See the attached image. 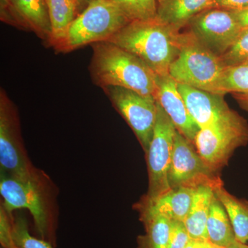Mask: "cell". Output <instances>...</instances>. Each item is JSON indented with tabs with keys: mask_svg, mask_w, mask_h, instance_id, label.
Listing matches in <instances>:
<instances>
[{
	"mask_svg": "<svg viewBox=\"0 0 248 248\" xmlns=\"http://www.w3.org/2000/svg\"><path fill=\"white\" fill-rule=\"evenodd\" d=\"M90 71L101 87L117 86L157 99L159 77L136 55L109 42L93 44Z\"/></svg>",
	"mask_w": 248,
	"mask_h": 248,
	"instance_id": "1",
	"label": "cell"
},
{
	"mask_svg": "<svg viewBox=\"0 0 248 248\" xmlns=\"http://www.w3.org/2000/svg\"><path fill=\"white\" fill-rule=\"evenodd\" d=\"M190 240L188 233L182 221H172L169 248H186Z\"/></svg>",
	"mask_w": 248,
	"mask_h": 248,
	"instance_id": "27",
	"label": "cell"
},
{
	"mask_svg": "<svg viewBox=\"0 0 248 248\" xmlns=\"http://www.w3.org/2000/svg\"><path fill=\"white\" fill-rule=\"evenodd\" d=\"M213 191L228 214L236 241L246 244L248 241V203L230 194L223 187V184L217 186Z\"/></svg>",
	"mask_w": 248,
	"mask_h": 248,
	"instance_id": "18",
	"label": "cell"
},
{
	"mask_svg": "<svg viewBox=\"0 0 248 248\" xmlns=\"http://www.w3.org/2000/svg\"><path fill=\"white\" fill-rule=\"evenodd\" d=\"M195 190L187 187L172 189L154 201L142 202L140 210L159 214L171 221L184 222L190 210Z\"/></svg>",
	"mask_w": 248,
	"mask_h": 248,
	"instance_id": "14",
	"label": "cell"
},
{
	"mask_svg": "<svg viewBox=\"0 0 248 248\" xmlns=\"http://www.w3.org/2000/svg\"><path fill=\"white\" fill-rule=\"evenodd\" d=\"M11 6L25 27L31 28L42 40L50 42L51 25L46 0H11Z\"/></svg>",
	"mask_w": 248,
	"mask_h": 248,
	"instance_id": "17",
	"label": "cell"
},
{
	"mask_svg": "<svg viewBox=\"0 0 248 248\" xmlns=\"http://www.w3.org/2000/svg\"><path fill=\"white\" fill-rule=\"evenodd\" d=\"M77 2H78V4L79 5H81L82 4L83 2H84L85 1H86V0H76Z\"/></svg>",
	"mask_w": 248,
	"mask_h": 248,
	"instance_id": "35",
	"label": "cell"
},
{
	"mask_svg": "<svg viewBox=\"0 0 248 248\" xmlns=\"http://www.w3.org/2000/svg\"><path fill=\"white\" fill-rule=\"evenodd\" d=\"M48 182V177L40 170L30 178L13 177L1 172V206L10 215H13L14 210H29L41 239L53 244L55 226L47 189Z\"/></svg>",
	"mask_w": 248,
	"mask_h": 248,
	"instance_id": "3",
	"label": "cell"
},
{
	"mask_svg": "<svg viewBox=\"0 0 248 248\" xmlns=\"http://www.w3.org/2000/svg\"><path fill=\"white\" fill-rule=\"evenodd\" d=\"M205 248H226L221 247V246H217V245H215L213 244V243L209 241L208 240H206L205 241Z\"/></svg>",
	"mask_w": 248,
	"mask_h": 248,
	"instance_id": "34",
	"label": "cell"
},
{
	"mask_svg": "<svg viewBox=\"0 0 248 248\" xmlns=\"http://www.w3.org/2000/svg\"><path fill=\"white\" fill-rule=\"evenodd\" d=\"M179 30L159 18L130 22L107 42L136 55L159 77L169 75L180 46Z\"/></svg>",
	"mask_w": 248,
	"mask_h": 248,
	"instance_id": "2",
	"label": "cell"
},
{
	"mask_svg": "<svg viewBox=\"0 0 248 248\" xmlns=\"http://www.w3.org/2000/svg\"><path fill=\"white\" fill-rule=\"evenodd\" d=\"M216 172L203 161L193 143L177 130L169 174L171 188L196 189L206 186L214 190L223 184Z\"/></svg>",
	"mask_w": 248,
	"mask_h": 248,
	"instance_id": "9",
	"label": "cell"
},
{
	"mask_svg": "<svg viewBox=\"0 0 248 248\" xmlns=\"http://www.w3.org/2000/svg\"><path fill=\"white\" fill-rule=\"evenodd\" d=\"M214 196L215 192L209 186H199L196 188L190 210L183 222L190 239L208 240L207 221Z\"/></svg>",
	"mask_w": 248,
	"mask_h": 248,
	"instance_id": "16",
	"label": "cell"
},
{
	"mask_svg": "<svg viewBox=\"0 0 248 248\" xmlns=\"http://www.w3.org/2000/svg\"><path fill=\"white\" fill-rule=\"evenodd\" d=\"M227 248H248V246L246 244H241L239 241H235L231 246H228Z\"/></svg>",
	"mask_w": 248,
	"mask_h": 248,
	"instance_id": "33",
	"label": "cell"
},
{
	"mask_svg": "<svg viewBox=\"0 0 248 248\" xmlns=\"http://www.w3.org/2000/svg\"><path fill=\"white\" fill-rule=\"evenodd\" d=\"M234 99L239 104L240 107L248 112V91L245 93H233Z\"/></svg>",
	"mask_w": 248,
	"mask_h": 248,
	"instance_id": "29",
	"label": "cell"
},
{
	"mask_svg": "<svg viewBox=\"0 0 248 248\" xmlns=\"http://www.w3.org/2000/svg\"><path fill=\"white\" fill-rule=\"evenodd\" d=\"M233 13L243 29H248V7L243 11Z\"/></svg>",
	"mask_w": 248,
	"mask_h": 248,
	"instance_id": "30",
	"label": "cell"
},
{
	"mask_svg": "<svg viewBox=\"0 0 248 248\" xmlns=\"http://www.w3.org/2000/svg\"><path fill=\"white\" fill-rule=\"evenodd\" d=\"M186 248H205V241L190 239Z\"/></svg>",
	"mask_w": 248,
	"mask_h": 248,
	"instance_id": "31",
	"label": "cell"
},
{
	"mask_svg": "<svg viewBox=\"0 0 248 248\" xmlns=\"http://www.w3.org/2000/svg\"><path fill=\"white\" fill-rule=\"evenodd\" d=\"M112 105L133 130L145 153L153 138L157 102L152 96L117 86L104 88Z\"/></svg>",
	"mask_w": 248,
	"mask_h": 248,
	"instance_id": "10",
	"label": "cell"
},
{
	"mask_svg": "<svg viewBox=\"0 0 248 248\" xmlns=\"http://www.w3.org/2000/svg\"><path fill=\"white\" fill-rule=\"evenodd\" d=\"M221 56L209 50L192 34H182L177 58L169 75L179 84L217 94V88L224 71Z\"/></svg>",
	"mask_w": 248,
	"mask_h": 248,
	"instance_id": "5",
	"label": "cell"
},
{
	"mask_svg": "<svg viewBox=\"0 0 248 248\" xmlns=\"http://www.w3.org/2000/svg\"><path fill=\"white\" fill-rule=\"evenodd\" d=\"M207 233L209 241L221 247L227 248L236 241L228 214L215 195L210 205Z\"/></svg>",
	"mask_w": 248,
	"mask_h": 248,
	"instance_id": "21",
	"label": "cell"
},
{
	"mask_svg": "<svg viewBox=\"0 0 248 248\" xmlns=\"http://www.w3.org/2000/svg\"><path fill=\"white\" fill-rule=\"evenodd\" d=\"M248 143V124L232 110L208 128L201 129L194 143L203 161L215 172L226 166L235 150Z\"/></svg>",
	"mask_w": 248,
	"mask_h": 248,
	"instance_id": "6",
	"label": "cell"
},
{
	"mask_svg": "<svg viewBox=\"0 0 248 248\" xmlns=\"http://www.w3.org/2000/svg\"><path fill=\"white\" fill-rule=\"evenodd\" d=\"M130 22L112 0H91L54 48L68 53L84 46L107 42Z\"/></svg>",
	"mask_w": 248,
	"mask_h": 248,
	"instance_id": "4",
	"label": "cell"
},
{
	"mask_svg": "<svg viewBox=\"0 0 248 248\" xmlns=\"http://www.w3.org/2000/svg\"><path fill=\"white\" fill-rule=\"evenodd\" d=\"M215 0H157V17L179 30L191 19L212 9Z\"/></svg>",
	"mask_w": 248,
	"mask_h": 248,
	"instance_id": "15",
	"label": "cell"
},
{
	"mask_svg": "<svg viewBox=\"0 0 248 248\" xmlns=\"http://www.w3.org/2000/svg\"><path fill=\"white\" fill-rule=\"evenodd\" d=\"M130 22L157 18V0H112Z\"/></svg>",
	"mask_w": 248,
	"mask_h": 248,
	"instance_id": "23",
	"label": "cell"
},
{
	"mask_svg": "<svg viewBox=\"0 0 248 248\" xmlns=\"http://www.w3.org/2000/svg\"><path fill=\"white\" fill-rule=\"evenodd\" d=\"M248 91V61L226 66L217 85V94L224 95Z\"/></svg>",
	"mask_w": 248,
	"mask_h": 248,
	"instance_id": "22",
	"label": "cell"
},
{
	"mask_svg": "<svg viewBox=\"0 0 248 248\" xmlns=\"http://www.w3.org/2000/svg\"><path fill=\"white\" fill-rule=\"evenodd\" d=\"M0 166L13 177L30 178L38 170L31 164L21 136L17 109L2 89L0 92Z\"/></svg>",
	"mask_w": 248,
	"mask_h": 248,
	"instance_id": "8",
	"label": "cell"
},
{
	"mask_svg": "<svg viewBox=\"0 0 248 248\" xmlns=\"http://www.w3.org/2000/svg\"><path fill=\"white\" fill-rule=\"evenodd\" d=\"M248 7V0H215L213 7L214 9H221L238 12Z\"/></svg>",
	"mask_w": 248,
	"mask_h": 248,
	"instance_id": "28",
	"label": "cell"
},
{
	"mask_svg": "<svg viewBox=\"0 0 248 248\" xmlns=\"http://www.w3.org/2000/svg\"><path fill=\"white\" fill-rule=\"evenodd\" d=\"M178 89L191 117L200 130L216 123L232 110L221 94L207 92L179 83Z\"/></svg>",
	"mask_w": 248,
	"mask_h": 248,
	"instance_id": "12",
	"label": "cell"
},
{
	"mask_svg": "<svg viewBox=\"0 0 248 248\" xmlns=\"http://www.w3.org/2000/svg\"><path fill=\"white\" fill-rule=\"evenodd\" d=\"M51 25L49 45L55 46L63 40L70 26L76 19L79 5L76 0H46Z\"/></svg>",
	"mask_w": 248,
	"mask_h": 248,
	"instance_id": "20",
	"label": "cell"
},
{
	"mask_svg": "<svg viewBox=\"0 0 248 248\" xmlns=\"http://www.w3.org/2000/svg\"><path fill=\"white\" fill-rule=\"evenodd\" d=\"M156 101L172 120L178 131L194 143L200 129L187 110L178 89V83L170 75L159 77Z\"/></svg>",
	"mask_w": 248,
	"mask_h": 248,
	"instance_id": "13",
	"label": "cell"
},
{
	"mask_svg": "<svg viewBox=\"0 0 248 248\" xmlns=\"http://www.w3.org/2000/svg\"><path fill=\"white\" fill-rule=\"evenodd\" d=\"M0 244L3 248H18L13 238L11 215L2 206L0 209Z\"/></svg>",
	"mask_w": 248,
	"mask_h": 248,
	"instance_id": "26",
	"label": "cell"
},
{
	"mask_svg": "<svg viewBox=\"0 0 248 248\" xmlns=\"http://www.w3.org/2000/svg\"><path fill=\"white\" fill-rule=\"evenodd\" d=\"M11 227L13 238L18 248H54L51 243L29 233L27 219L20 214L11 216Z\"/></svg>",
	"mask_w": 248,
	"mask_h": 248,
	"instance_id": "24",
	"label": "cell"
},
{
	"mask_svg": "<svg viewBox=\"0 0 248 248\" xmlns=\"http://www.w3.org/2000/svg\"><path fill=\"white\" fill-rule=\"evenodd\" d=\"M177 130L172 120L157 102L156 123L146 153L149 186L143 202H152L172 190L169 174Z\"/></svg>",
	"mask_w": 248,
	"mask_h": 248,
	"instance_id": "7",
	"label": "cell"
},
{
	"mask_svg": "<svg viewBox=\"0 0 248 248\" xmlns=\"http://www.w3.org/2000/svg\"><path fill=\"white\" fill-rule=\"evenodd\" d=\"M221 58L226 66L248 61V29H243L234 43Z\"/></svg>",
	"mask_w": 248,
	"mask_h": 248,
	"instance_id": "25",
	"label": "cell"
},
{
	"mask_svg": "<svg viewBox=\"0 0 248 248\" xmlns=\"http://www.w3.org/2000/svg\"><path fill=\"white\" fill-rule=\"evenodd\" d=\"M189 22L197 40L218 56L228 51L243 31L234 13L224 9L205 10Z\"/></svg>",
	"mask_w": 248,
	"mask_h": 248,
	"instance_id": "11",
	"label": "cell"
},
{
	"mask_svg": "<svg viewBox=\"0 0 248 248\" xmlns=\"http://www.w3.org/2000/svg\"><path fill=\"white\" fill-rule=\"evenodd\" d=\"M11 6V0H1V16H4L6 9Z\"/></svg>",
	"mask_w": 248,
	"mask_h": 248,
	"instance_id": "32",
	"label": "cell"
},
{
	"mask_svg": "<svg viewBox=\"0 0 248 248\" xmlns=\"http://www.w3.org/2000/svg\"><path fill=\"white\" fill-rule=\"evenodd\" d=\"M146 234L139 238L138 248H169L172 221L159 214L141 210Z\"/></svg>",
	"mask_w": 248,
	"mask_h": 248,
	"instance_id": "19",
	"label": "cell"
}]
</instances>
